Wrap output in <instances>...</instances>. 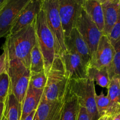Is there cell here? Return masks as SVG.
Returning a JSON list of instances; mask_svg holds the SVG:
<instances>
[{"label": "cell", "mask_w": 120, "mask_h": 120, "mask_svg": "<svg viewBox=\"0 0 120 120\" xmlns=\"http://www.w3.org/2000/svg\"><path fill=\"white\" fill-rule=\"evenodd\" d=\"M36 43L35 21L14 34H9L2 46L8 60L18 59L30 69V53Z\"/></svg>", "instance_id": "obj_1"}, {"label": "cell", "mask_w": 120, "mask_h": 120, "mask_svg": "<svg viewBox=\"0 0 120 120\" xmlns=\"http://www.w3.org/2000/svg\"><path fill=\"white\" fill-rule=\"evenodd\" d=\"M69 80L66 75L62 59L60 57H56L47 74V83L42 99L49 101L63 100L68 90Z\"/></svg>", "instance_id": "obj_2"}, {"label": "cell", "mask_w": 120, "mask_h": 120, "mask_svg": "<svg viewBox=\"0 0 120 120\" xmlns=\"http://www.w3.org/2000/svg\"><path fill=\"white\" fill-rule=\"evenodd\" d=\"M36 41L43 55L45 71L48 74L56 57L55 41L48 26L45 13L42 8L35 20Z\"/></svg>", "instance_id": "obj_3"}, {"label": "cell", "mask_w": 120, "mask_h": 120, "mask_svg": "<svg viewBox=\"0 0 120 120\" xmlns=\"http://www.w3.org/2000/svg\"><path fill=\"white\" fill-rule=\"evenodd\" d=\"M68 89L77 97L79 104L87 111L91 120L101 118L97 109L94 82L89 78L69 80Z\"/></svg>", "instance_id": "obj_4"}, {"label": "cell", "mask_w": 120, "mask_h": 120, "mask_svg": "<svg viewBox=\"0 0 120 120\" xmlns=\"http://www.w3.org/2000/svg\"><path fill=\"white\" fill-rule=\"evenodd\" d=\"M42 8L46 17L47 23L55 41L56 57H60L67 50L64 43V31L59 10L57 0H42Z\"/></svg>", "instance_id": "obj_5"}, {"label": "cell", "mask_w": 120, "mask_h": 120, "mask_svg": "<svg viewBox=\"0 0 120 120\" xmlns=\"http://www.w3.org/2000/svg\"><path fill=\"white\" fill-rule=\"evenodd\" d=\"M7 73L11 83V91L22 104L30 80V70L18 59L9 60Z\"/></svg>", "instance_id": "obj_6"}, {"label": "cell", "mask_w": 120, "mask_h": 120, "mask_svg": "<svg viewBox=\"0 0 120 120\" xmlns=\"http://www.w3.org/2000/svg\"><path fill=\"white\" fill-rule=\"evenodd\" d=\"M59 10L65 38L69 36L76 28L79 18L83 10L86 0H57Z\"/></svg>", "instance_id": "obj_7"}, {"label": "cell", "mask_w": 120, "mask_h": 120, "mask_svg": "<svg viewBox=\"0 0 120 120\" xmlns=\"http://www.w3.org/2000/svg\"><path fill=\"white\" fill-rule=\"evenodd\" d=\"M76 28L88 45L93 55L97 49L100 40L103 35V32L84 9L79 18Z\"/></svg>", "instance_id": "obj_8"}, {"label": "cell", "mask_w": 120, "mask_h": 120, "mask_svg": "<svg viewBox=\"0 0 120 120\" xmlns=\"http://www.w3.org/2000/svg\"><path fill=\"white\" fill-rule=\"evenodd\" d=\"M30 0H8L0 11V38L10 33L14 22Z\"/></svg>", "instance_id": "obj_9"}, {"label": "cell", "mask_w": 120, "mask_h": 120, "mask_svg": "<svg viewBox=\"0 0 120 120\" xmlns=\"http://www.w3.org/2000/svg\"><path fill=\"white\" fill-rule=\"evenodd\" d=\"M60 57L63 62L66 75L70 80L88 78L87 67L79 55L67 50Z\"/></svg>", "instance_id": "obj_10"}, {"label": "cell", "mask_w": 120, "mask_h": 120, "mask_svg": "<svg viewBox=\"0 0 120 120\" xmlns=\"http://www.w3.org/2000/svg\"><path fill=\"white\" fill-rule=\"evenodd\" d=\"M114 53L113 45L107 36L103 35L88 66L109 68L113 60Z\"/></svg>", "instance_id": "obj_11"}, {"label": "cell", "mask_w": 120, "mask_h": 120, "mask_svg": "<svg viewBox=\"0 0 120 120\" xmlns=\"http://www.w3.org/2000/svg\"><path fill=\"white\" fill-rule=\"evenodd\" d=\"M42 7V0H30L18 16L9 34H15L33 23L41 11Z\"/></svg>", "instance_id": "obj_12"}, {"label": "cell", "mask_w": 120, "mask_h": 120, "mask_svg": "<svg viewBox=\"0 0 120 120\" xmlns=\"http://www.w3.org/2000/svg\"><path fill=\"white\" fill-rule=\"evenodd\" d=\"M64 43L67 50L80 55L87 67L91 60V51L89 46L76 28L71 30L69 36L65 38Z\"/></svg>", "instance_id": "obj_13"}, {"label": "cell", "mask_w": 120, "mask_h": 120, "mask_svg": "<svg viewBox=\"0 0 120 120\" xmlns=\"http://www.w3.org/2000/svg\"><path fill=\"white\" fill-rule=\"evenodd\" d=\"M64 102V99L53 101L42 99L36 110L35 120H59Z\"/></svg>", "instance_id": "obj_14"}, {"label": "cell", "mask_w": 120, "mask_h": 120, "mask_svg": "<svg viewBox=\"0 0 120 120\" xmlns=\"http://www.w3.org/2000/svg\"><path fill=\"white\" fill-rule=\"evenodd\" d=\"M43 90H38L29 84L24 100L22 103L21 120H24L32 112L37 110L43 95Z\"/></svg>", "instance_id": "obj_15"}, {"label": "cell", "mask_w": 120, "mask_h": 120, "mask_svg": "<svg viewBox=\"0 0 120 120\" xmlns=\"http://www.w3.org/2000/svg\"><path fill=\"white\" fill-rule=\"evenodd\" d=\"M104 18L103 35L109 37L117 21L120 7V2H107L102 4Z\"/></svg>", "instance_id": "obj_16"}, {"label": "cell", "mask_w": 120, "mask_h": 120, "mask_svg": "<svg viewBox=\"0 0 120 120\" xmlns=\"http://www.w3.org/2000/svg\"><path fill=\"white\" fill-rule=\"evenodd\" d=\"M80 107L77 97L68 89L59 120H77Z\"/></svg>", "instance_id": "obj_17"}, {"label": "cell", "mask_w": 120, "mask_h": 120, "mask_svg": "<svg viewBox=\"0 0 120 120\" xmlns=\"http://www.w3.org/2000/svg\"><path fill=\"white\" fill-rule=\"evenodd\" d=\"M83 9L103 32L104 28V18L101 4L95 0H86Z\"/></svg>", "instance_id": "obj_18"}, {"label": "cell", "mask_w": 120, "mask_h": 120, "mask_svg": "<svg viewBox=\"0 0 120 120\" xmlns=\"http://www.w3.org/2000/svg\"><path fill=\"white\" fill-rule=\"evenodd\" d=\"M96 101L97 109L100 117H114L120 113V106L112 103L107 96L103 93L96 94Z\"/></svg>", "instance_id": "obj_19"}, {"label": "cell", "mask_w": 120, "mask_h": 120, "mask_svg": "<svg viewBox=\"0 0 120 120\" xmlns=\"http://www.w3.org/2000/svg\"><path fill=\"white\" fill-rule=\"evenodd\" d=\"M22 104L19 102L14 94L10 92L5 101L2 120H21Z\"/></svg>", "instance_id": "obj_20"}, {"label": "cell", "mask_w": 120, "mask_h": 120, "mask_svg": "<svg viewBox=\"0 0 120 120\" xmlns=\"http://www.w3.org/2000/svg\"><path fill=\"white\" fill-rule=\"evenodd\" d=\"M88 78L96 82L98 86L108 89L110 83V79L107 68H98L93 66L87 67Z\"/></svg>", "instance_id": "obj_21"}, {"label": "cell", "mask_w": 120, "mask_h": 120, "mask_svg": "<svg viewBox=\"0 0 120 120\" xmlns=\"http://www.w3.org/2000/svg\"><path fill=\"white\" fill-rule=\"evenodd\" d=\"M29 70H30V74L37 73L42 71H45L44 60H43V55L37 43V41L30 53V63Z\"/></svg>", "instance_id": "obj_22"}, {"label": "cell", "mask_w": 120, "mask_h": 120, "mask_svg": "<svg viewBox=\"0 0 120 120\" xmlns=\"http://www.w3.org/2000/svg\"><path fill=\"white\" fill-rule=\"evenodd\" d=\"M115 53L113 60L107 68L110 80L113 78L120 79V38L113 45Z\"/></svg>", "instance_id": "obj_23"}, {"label": "cell", "mask_w": 120, "mask_h": 120, "mask_svg": "<svg viewBox=\"0 0 120 120\" xmlns=\"http://www.w3.org/2000/svg\"><path fill=\"white\" fill-rule=\"evenodd\" d=\"M107 96L112 103L120 106V82L119 78H113L110 80L108 87Z\"/></svg>", "instance_id": "obj_24"}, {"label": "cell", "mask_w": 120, "mask_h": 120, "mask_svg": "<svg viewBox=\"0 0 120 120\" xmlns=\"http://www.w3.org/2000/svg\"><path fill=\"white\" fill-rule=\"evenodd\" d=\"M47 83V75L42 71L37 73L30 74L29 85L38 90H44Z\"/></svg>", "instance_id": "obj_25"}, {"label": "cell", "mask_w": 120, "mask_h": 120, "mask_svg": "<svg viewBox=\"0 0 120 120\" xmlns=\"http://www.w3.org/2000/svg\"><path fill=\"white\" fill-rule=\"evenodd\" d=\"M11 92L10 79L8 73L0 75V102L5 103Z\"/></svg>", "instance_id": "obj_26"}, {"label": "cell", "mask_w": 120, "mask_h": 120, "mask_svg": "<svg viewBox=\"0 0 120 120\" xmlns=\"http://www.w3.org/2000/svg\"><path fill=\"white\" fill-rule=\"evenodd\" d=\"M109 38L112 45L114 44L120 38V7L118 19L113 29L109 36Z\"/></svg>", "instance_id": "obj_27"}, {"label": "cell", "mask_w": 120, "mask_h": 120, "mask_svg": "<svg viewBox=\"0 0 120 120\" xmlns=\"http://www.w3.org/2000/svg\"><path fill=\"white\" fill-rule=\"evenodd\" d=\"M9 64L8 56L5 52L0 55V75L7 73Z\"/></svg>", "instance_id": "obj_28"}, {"label": "cell", "mask_w": 120, "mask_h": 120, "mask_svg": "<svg viewBox=\"0 0 120 120\" xmlns=\"http://www.w3.org/2000/svg\"><path fill=\"white\" fill-rule=\"evenodd\" d=\"M77 120H91L87 111L85 108L82 107H80L79 112Z\"/></svg>", "instance_id": "obj_29"}, {"label": "cell", "mask_w": 120, "mask_h": 120, "mask_svg": "<svg viewBox=\"0 0 120 120\" xmlns=\"http://www.w3.org/2000/svg\"><path fill=\"white\" fill-rule=\"evenodd\" d=\"M5 105V103L0 102V120H2V118H3Z\"/></svg>", "instance_id": "obj_30"}, {"label": "cell", "mask_w": 120, "mask_h": 120, "mask_svg": "<svg viewBox=\"0 0 120 120\" xmlns=\"http://www.w3.org/2000/svg\"><path fill=\"white\" fill-rule=\"evenodd\" d=\"M36 111V110H35V111H34L33 112H32L29 116H28L26 117V118L24 120H35Z\"/></svg>", "instance_id": "obj_31"}, {"label": "cell", "mask_w": 120, "mask_h": 120, "mask_svg": "<svg viewBox=\"0 0 120 120\" xmlns=\"http://www.w3.org/2000/svg\"><path fill=\"white\" fill-rule=\"evenodd\" d=\"M95 1H97L98 2H99L100 3L103 4L104 3H107V2H120V0H95Z\"/></svg>", "instance_id": "obj_32"}, {"label": "cell", "mask_w": 120, "mask_h": 120, "mask_svg": "<svg viewBox=\"0 0 120 120\" xmlns=\"http://www.w3.org/2000/svg\"><path fill=\"white\" fill-rule=\"evenodd\" d=\"M7 1L8 0H0V11L2 9V8H3L4 5L5 4L6 2H7Z\"/></svg>", "instance_id": "obj_33"}, {"label": "cell", "mask_w": 120, "mask_h": 120, "mask_svg": "<svg viewBox=\"0 0 120 120\" xmlns=\"http://www.w3.org/2000/svg\"><path fill=\"white\" fill-rule=\"evenodd\" d=\"M112 120H120V113L115 116L114 117H113Z\"/></svg>", "instance_id": "obj_34"}, {"label": "cell", "mask_w": 120, "mask_h": 120, "mask_svg": "<svg viewBox=\"0 0 120 120\" xmlns=\"http://www.w3.org/2000/svg\"><path fill=\"white\" fill-rule=\"evenodd\" d=\"M108 117H107V116H104V117H101V118H100V119L98 120H107Z\"/></svg>", "instance_id": "obj_35"}, {"label": "cell", "mask_w": 120, "mask_h": 120, "mask_svg": "<svg viewBox=\"0 0 120 120\" xmlns=\"http://www.w3.org/2000/svg\"><path fill=\"white\" fill-rule=\"evenodd\" d=\"M112 118H113V117H108L107 120H112Z\"/></svg>", "instance_id": "obj_36"}, {"label": "cell", "mask_w": 120, "mask_h": 120, "mask_svg": "<svg viewBox=\"0 0 120 120\" xmlns=\"http://www.w3.org/2000/svg\"></svg>", "instance_id": "obj_37"}, {"label": "cell", "mask_w": 120, "mask_h": 120, "mask_svg": "<svg viewBox=\"0 0 120 120\" xmlns=\"http://www.w3.org/2000/svg\"></svg>", "instance_id": "obj_38"}]
</instances>
